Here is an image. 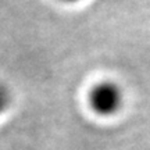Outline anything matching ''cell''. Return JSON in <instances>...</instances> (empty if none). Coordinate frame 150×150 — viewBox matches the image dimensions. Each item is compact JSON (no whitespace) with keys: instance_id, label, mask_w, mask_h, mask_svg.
Listing matches in <instances>:
<instances>
[{"instance_id":"3","label":"cell","mask_w":150,"mask_h":150,"mask_svg":"<svg viewBox=\"0 0 150 150\" xmlns=\"http://www.w3.org/2000/svg\"><path fill=\"white\" fill-rule=\"evenodd\" d=\"M64 1H68V3H76V1H79V0H64Z\"/></svg>"},{"instance_id":"2","label":"cell","mask_w":150,"mask_h":150,"mask_svg":"<svg viewBox=\"0 0 150 150\" xmlns=\"http://www.w3.org/2000/svg\"><path fill=\"white\" fill-rule=\"evenodd\" d=\"M10 102H11V96L8 89L6 86L0 85V114L6 111V108L10 106Z\"/></svg>"},{"instance_id":"1","label":"cell","mask_w":150,"mask_h":150,"mask_svg":"<svg viewBox=\"0 0 150 150\" xmlns=\"http://www.w3.org/2000/svg\"><path fill=\"white\" fill-rule=\"evenodd\" d=\"M88 100L91 108L96 114L102 117H110L121 110L124 93L115 82L103 81L96 83L91 89L88 95Z\"/></svg>"}]
</instances>
